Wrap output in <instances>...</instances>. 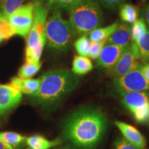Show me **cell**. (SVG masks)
<instances>
[{
    "label": "cell",
    "instance_id": "52a82bcc",
    "mask_svg": "<svg viewBox=\"0 0 149 149\" xmlns=\"http://www.w3.org/2000/svg\"><path fill=\"white\" fill-rule=\"evenodd\" d=\"M6 18L15 35L27 38L34 19V3L21 6Z\"/></svg>",
    "mask_w": 149,
    "mask_h": 149
},
{
    "label": "cell",
    "instance_id": "30bf717a",
    "mask_svg": "<svg viewBox=\"0 0 149 149\" xmlns=\"http://www.w3.org/2000/svg\"><path fill=\"white\" fill-rule=\"evenodd\" d=\"M22 93L11 84H0V105L3 113L12 111L20 103Z\"/></svg>",
    "mask_w": 149,
    "mask_h": 149
},
{
    "label": "cell",
    "instance_id": "e0dca14e",
    "mask_svg": "<svg viewBox=\"0 0 149 149\" xmlns=\"http://www.w3.org/2000/svg\"><path fill=\"white\" fill-rule=\"evenodd\" d=\"M93 68L92 61L87 57L81 55L74 56L72 61L71 71L77 75H83L88 73Z\"/></svg>",
    "mask_w": 149,
    "mask_h": 149
},
{
    "label": "cell",
    "instance_id": "cb8c5ba5",
    "mask_svg": "<svg viewBox=\"0 0 149 149\" xmlns=\"http://www.w3.org/2000/svg\"><path fill=\"white\" fill-rule=\"evenodd\" d=\"M14 35L13 30L9 24L7 18L0 10V44L3 40H8Z\"/></svg>",
    "mask_w": 149,
    "mask_h": 149
},
{
    "label": "cell",
    "instance_id": "5b68a950",
    "mask_svg": "<svg viewBox=\"0 0 149 149\" xmlns=\"http://www.w3.org/2000/svg\"><path fill=\"white\" fill-rule=\"evenodd\" d=\"M73 35L69 22L63 18L60 10H53L46 24V39L48 46L57 51H66Z\"/></svg>",
    "mask_w": 149,
    "mask_h": 149
},
{
    "label": "cell",
    "instance_id": "277c9868",
    "mask_svg": "<svg viewBox=\"0 0 149 149\" xmlns=\"http://www.w3.org/2000/svg\"><path fill=\"white\" fill-rule=\"evenodd\" d=\"M48 8L42 2L34 3V19L28 35L26 47V61L40 62L46 43V24Z\"/></svg>",
    "mask_w": 149,
    "mask_h": 149
},
{
    "label": "cell",
    "instance_id": "7402d4cb",
    "mask_svg": "<svg viewBox=\"0 0 149 149\" xmlns=\"http://www.w3.org/2000/svg\"><path fill=\"white\" fill-rule=\"evenodd\" d=\"M146 24L144 19H138L133 24L132 28L130 29L132 42L137 44L139 38L142 35H144L147 31Z\"/></svg>",
    "mask_w": 149,
    "mask_h": 149
},
{
    "label": "cell",
    "instance_id": "8d00e7d4",
    "mask_svg": "<svg viewBox=\"0 0 149 149\" xmlns=\"http://www.w3.org/2000/svg\"><path fill=\"white\" fill-rule=\"evenodd\" d=\"M28 149H29V148H28Z\"/></svg>",
    "mask_w": 149,
    "mask_h": 149
},
{
    "label": "cell",
    "instance_id": "7c38bea8",
    "mask_svg": "<svg viewBox=\"0 0 149 149\" xmlns=\"http://www.w3.org/2000/svg\"><path fill=\"white\" fill-rule=\"evenodd\" d=\"M115 125L122 132L123 137L126 140L140 149L145 148L146 146V139L137 128L130 124L122 122H119V121L115 122Z\"/></svg>",
    "mask_w": 149,
    "mask_h": 149
},
{
    "label": "cell",
    "instance_id": "8992f818",
    "mask_svg": "<svg viewBox=\"0 0 149 149\" xmlns=\"http://www.w3.org/2000/svg\"><path fill=\"white\" fill-rule=\"evenodd\" d=\"M123 105L140 124H149V97L144 91H132L120 93Z\"/></svg>",
    "mask_w": 149,
    "mask_h": 149
},
{
    "label": "cell",
    "instance_id": "d6a6232c",
    "mask_svg": "<svg viewBox=\"0 0 149 149\" xmlns=\"http://www.w3.org/2000/svg\"><path fill=\"white\" fill-rule=\"evenodd\" d=\"M55 149H74L70 146H57L55 147Z\"/></svg>",
    "mask_w": 149,
    "mask_h": 149
},
{
    "label": "cell",
    "instance_id": "5bb4252c",
    "mask_svg": "<svg viewBox=\"0 0 149 149\" xmlns=\"http://www.w3.org/2000/svg\"><path fill=\"white\" fill-rule=\"evenodd\" d=\"M41 84V79H23L14 77L10 80V84L15 87L22 93L32 95L38 91Z\"/></svg>",
    "mask_w": 149,
    "mask_h": 149
},
{
    "label": "cell",
    "instance_id": "d590c367",
    "mask_svg": "<svg viewBox=\"0 0 149 149\" xmlns=\"http://www.w3.org/2000/svg\"><path fill=\"white\" fill-rule=\"evenodd\" d=\"M148 61H149V58H148Z\"/></svg>",
    "mask_w": 149,
    "mask_h": 149
},
{
    "label": "cell",
    "instance_id": "83f0119b",
    "mask_svg": "<svg viewBox=\"0 0 149 149\" xmlns=\"http://www.w3.org/2000/svg\"><path fill=\"white\" fill-rule=\"evenodd\" d=\"M114 149H140L126 140L124 137H119L115 142Z\"/></svg>",
    "mask_w": 149,
    "mask_h": 149
},
{
    "label": "cell",
    "instance_id": "ba28073f",
    "mask_svg": "<svg viewBox=\"0 0 149 149\" xmlns=\"http://www.w3.org/2000/svg\"><path fill=\"white\" fill-rule=\"evenodd\" d=\"M113 86L120 93L132 91H149V82L138 67L130 70L122 77L113 79Z\"/></svg>",
    "mask_w": 149,
    "mask_h": 149
},
{
    "label": "cell",
    "instance_id": "4316f807",
    "mask_svg": "<svg viewBox=\"0 0 149 149\" xmlns=\"http://www.w3.org/2000/svg\"><path fill=\"white\" fill-rule=\"evenodd\" d=\"M106 43L107 42H104V41L98 42H91L88 57L93 59H97L100 53H101L102 49H103L104 46H105Z\"/></svg>",
    "mask_w": 149,
    "mask_h": 149
},
{
    "label": "cell",
    "instance_id": "1f68e13d",
    "mask_svg": "<svg viewBox=\"0 0 149 149\" xmlns=\"http://www.w3.org/2000/svg\"><path fill=\"white\" fill-rule=\"evenodd\" d=\"M0 149H15L13 147L8 146V145L4 144L2 141H0Z\"/></svg>",
    "mask_w": 149,
    "mask_h": 149
},
{
    "label": "cell",
    "instance_id": "3957f363",
    "mask_svg": "<svg viewBox=\"0 0 149 149\" xmlns=\"http://www.w3.org/2000/svg\"><path fill=\"white\" fill-rule=\"evenodd\" d=\"M74 35H87L103 24V13L95 0H81L69 10Z\"/></svg>",
    "mask_w": 149,
    "mask_h": 149
},
{
    "label": "cell",
    "instance_id": "44dd1931",
    "mask_svg": "<svg viewBox=\"0 0 149 149\" xmlns=\"http://www.w3.org/2000/svg\"><path fill=\"white\" fill-rule=\"evenodd\" d=\"M46 6L48 9L52 8L53 10L64 9L69 11L72 7L74 6L81 0H44Z\"/></svg>",
    "mask_w": 149,
    "mask_h": 149
},
{
    "label": "cell",
    "instance_id": "8fae6325",
    "mask_svg": "<svg viewBox=\"0 0 149 149\" xmlns=\"http://www.w3.org/2000/svg\"><path fill=\"white\" fill-rule=\"evenodd\" d=\"M126 48L109 44L104 46L97 59V66L102 69L109 70L118 60Z\"/></svg>",
    "mask_w": 149,
    "mask_h": 149
},
{
    "label": "cell",
    "instance_id": "d6986e66",
    "mask_svg": "<svg viewBox=\"0 0 149 149\" xmlns=\"http://www.w3.org/2000/svg\"><path fill=\"white\" fill-rule=\"evenodd\" d=\"M138 8L132 4H123L121 6L120 15L121 19L127 24H133L138 17Z\"/></svg>",
    "mask_w": 149,
    "mask_h": 149
},
{
    "label": "cell",
    "instance_id": "603a6c76",
    "mask_svg": "<svg viewBox=\"0 0 149 149\" xmlns=\"http://www.w3.org/2000/svg\"><path fill=\"white\" fill-rule=\"evenodd\" d=\"M26 0H1V11L6 17L17 10Z\"/></svg>",
    "mask_w": 149,
    "mask_h": 149
},
{
    "label": "cell",
    "instance_id": "2e32d148",
    "mask_svg": "<svg viewBox=\"0 0 149 149\" xmlns=\"http://www.w3.org/2000/svg\"><path fill=\"white\" fill-rule=\"evenodd\" d=\"M120 23V22L117 21L107 27L95 29L89 34V40L91 42H98L102 41L107 42L109 37L114 33Z\"/></svg>",
    "mask_w": 149,
    "mask_h": 149
},
{
    "label": "cell",
    "instance_id": "ffe728a7",
    "mask_svg": "<svg viewBox=\"0 0 149 149\" xmlns=\"http://www.w3.org/2000/svg\"><path fill=\"white\" fill-rule=\"evenodd\" d=\"M42 66L41 62H29L26 61L18 70V77L23 79L31 78L40 70Z\"/></svg>",
    "mask_w": 149,
    "mask_h": 149
},
{
    "label": "cell",
    "instance_id": "9a60e30c",
    "mask_svg": "<svg viewBox=\"0 0 149 149\" xmlns=\"http://www.w3.org/2000/svg\"><path fill=\"white\" fill-rule=\"evenodd\" d=\"M25 143L29 149H50L59 146L62 143V139H56L48 140L40 135H35L26 137Z\"/></svg>",
    "mask_w": 149,
    "mask_h": 149
},
{
    "label": "cell",
    "instance_id": "74e56055",
    "mask_svg": "<svg viewBox=\"0 0 149 149\" xmlns=\"http://www.w3.org/2000/svg\"><path fill=\"white\" fill-rule=\"evenodd\" d=\"M148 97H149V96H148Z\"/></svg>",
    "mask_w": 149,
    "mask_h": 149
},
{
    "label": "cell",
    "instance_id": "484cf974",
    "mask_svg": "<svg viewBox=\"0 0 149 149\" xmlns=\"http://www.w3.org/2000/svg\"><path fill=\"white\" fill-rule=\"evenodd\" d=\"M91 42L87 35H81L74 42V46L76 51L79 55L88 57Z\"/></svg>",
    "mask_w": 149,
    "mask_h": 149
},
{
    "label": "cell",
    "instance_id": "4fadbf2b",
    "mask_svg": "<svg viewBox=\"0 0 149 149\" xmlns=\"http://www.w3.org/2000/svg\"><path fill=\"white\" fill-rule=\"evenodd\" d=\"M130 29L129 24L121 22L114 33L109 37L107 43L109 44H113L121 47L126 48L130 44L131 39Z\"/></svg>",
    "mask_w": 149,
    "mask_h": 149
},
{
    "label": "cell",
    "instance_id": "7a4b0ae2",
    "mask_svg": "<svg viewBox=\"0 0 149 149\" xmlns=\"http://www.w3.org/2000/svg\"><path fill=\"white\" fill-rule=\"evenodd\" d=\"M40 79V88L31 95V100L35 105L47 110L60 105L63 100L77 88L80 81L77 74L65 68L48 70Z\"/></svg>",
    "mask_w": 149,
    "mask_h": 149
},
{
    "label": "cell",
    "instance_id": "f1b7e54d",
    "mask_svg": "<svg viewBox=\"0 0 149 149\" xmlns=\"http://www.w3.org/2000/svg\"><path fill=\"white\" fill-rule=\"evenodd\" d=\"M99 4L106 8L115 9L120 6L125 0H95Z\"/></svg>",
    "mask_w": 149,
    "mask_h": 149
},
{
    "label": "cell",
    "instance_id": "9c48e42d",
    "mask_svg": "<svg viewBox=\"0 0 149 149\" xmlns=\"http://www.w3.org/2000/svg\"><path fill=\"white\" fill-rule=\"evenodd\" d=\"M139 63L131 51L130 44L124 49L122 55L111 68L107 70V74L113 79L122 77L130 70L138 67Z\"/></svg>",
    "mask_w": 149,
    "mask_h": 149
},
{
    "label": "cell",
    "instance_id": "d4e9b609",
    "mask_svg": "<svg viewBox=\"0 0 149 149\" xmlns=\"http://www.w3.org/2000/svg\"><path fill=\"white\" fill-rule=\"evenodd\" d=\"M136 44L139 48L140 58L144 61H148L149 58V29L141 35Z\"/></svg>",
    "mask_w": 149,
    "mask_h": 149
},
{
    "label": "cell",
    "instance_id": "6da1fadb",
    "mask_svg": "<svg viewBox=\"0 0 149 149\" xmlns=\"http://www.w3.org/2000/svg\"><path fill=\"white\" fill-rule=\"evenodd\" d=\"M107 119L101 110L82 108L73 112L64 121L63 135L78 149H93L105 133Z\"/></svg>",
    "mask_w": 149,
    "mask_h": 149
},
{
    "label": "cell",
    "instance_id": "4dcf8cb0",
    "mask_svg": "<svg viewBox=\"0 0 149 149\" xmlns=\"http://www.w3.org/2000/svg\"><path fill=\"white\" fill-rule=\"evenodd\" d=\"M145 17H146V23L148 24L149 27V3L147 4L146 8V14H145Z\"/></svg>",
    "mask_w": 149,
    "mask_h": 149
},
{
    "label": "cell",
    "instance_id": "f546056e",
    "mask_svg": "<svg viewBox=\"0 0 149 149\" xmlns=\"http://www.w3.org/2000/svg\"><path fill=\"white\" fill-rule=\"evenodd\" d=\"M139 68L142 72L143 75L149 82V63L144 61L142 64H139Z\"/></svg>",
    "mask_w": 149,
    "mask_h": 149
},
{
    "label": "cell",
    "instance_id": "ac0fdd59",
    "mask_svg": "<svg viewBox=\"0 0 149 149\" xmlns=\"http://www.w3.org/2000/svg\"><path fill=\"white\" fill-rule=\"evenodd\" d=\"M26 137L15 132H1L0 133V141L8 146L17 148L20 145L25 143Z\"/></svg>",
    "mask_w": 149,
    "mask_h": 149
},
{
    "label": "cell",
    "instance_id": "e575fe53",
    "mask_svg": "<svg viewBox=\"0 0 149 149\" xmlns=\"http://www.w3.org/2000/svg\"><path fill=\"white\" fill-rule=\"evenodd\" d=\"M0 6H1V0H0Z\"/></svg>",
    "mask_w": 149,
    "mask_h": 149
},
{
    "label": "cell",
    "instance_id": "836d02e7",
    "mask_svg": "<svg viewBox=\"0 0 149 149\" xmlns=\"http://www.w3.org/2000/svg\"><path fill=\"white\" fill-rule=\"evenodd\" d=\"M3 115H5V114H4V113H3L2 109H1V105H0V118H1V117H2Z\"/></svg>",
    "mask_w": 149,
    "mask_h": 149
}]
</instances>
